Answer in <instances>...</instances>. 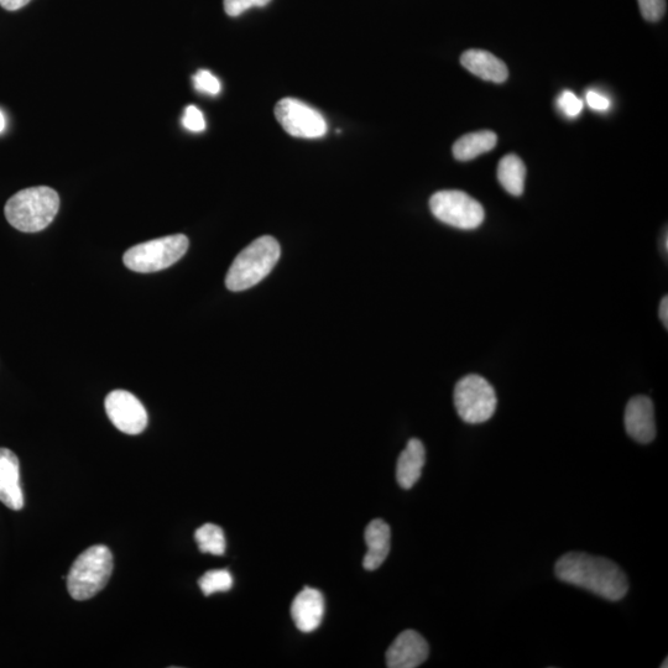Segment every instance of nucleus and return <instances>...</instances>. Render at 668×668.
Segmentation results:
<instances>
[{"label": "nucleus", "instance_id": "obj_1", "mask_svg": "<svg viewBox=\"0 0 668 668\" xmlns=\"http://www.w3.org/2000/svg\"><path fill=\"white\" fill-rule=\"evenodd\" d=\"M555 574L560 581L610 602H619L629 591L628 577L617 563L584 552L563 555L556 562Z\"/></svg>", "mask_w": 668, "mask_h": 668}, {"label": "nucleus", "instance_id": "obj_2", "mask_svg": "<svg viewBox=\"0 0 668 668\" xmlns=\"http://www.w3.org/2000/svg\"><path fill=\"white\" fill-rule=\"evenodd\" d=\"M59 210V193L48 186H38L15 193L4 213L10 226L18 231L36 233L48 228Z\"/></svg>", "mask_w": 668, "mask_h": 668}, {"label": "nucleus", "instance_id": "obj_3", "mask_svg": "<svg viewBox=\"0 0 668 668\" xmlns=\"http://www.w3.org/2000/svg\"><path fill=\"white\" fill-rule=\"evenodd\" d=\"M281 249L270 236L260 237L238 254L228 270V290L239 292L258 285L271 273L280 259Z\"/></svg>", "mask_w": 668, "mask_h": 668}, {"label": "nucleus", "instance_id": "obj_4", "mask_svg": "<svg viewBox=\"0 0 668 668\" xmlns=\"http://www.w3.org/2000/svg\"><path fill=\"white\" fill-rule=\"evenodd\" d=\"M113 572V555L104 545H96L81 553L67 576V589L76 600L96 596L107 586Z\"/></svg>", "mask_w": 668, "mask_h": 668}, {"label": "nucleus", "instance_id": "obj_5", "mask_svg": "<svg viewBox=\"0 0 668 668\" xmlns=\"http://www.w3.org/2000/svg\"><path fill=\"white\" fill-rule=\"evenodd\" d=\"M189 238L175 234L134 245L123 255L124 265L135 273H156L179 262L189 250Z\"/></svg>", "mask_w": 668, "mask_h": 668}, {"label": "nucleus", "instance_id": "obj_6", "mask_svg": "<svg viewBox=\"0 0 668 668\" xmlns=\"http://www.w3.org/2000/svg\"><path fill=\"white\" fill-rule=\"evenodd\" d=\"M453 399L459 417L471 425L483 424L492 419L498 405L492 384L477 374L459 380L454 388Z\"/></svg>", "mask_w": 668, "mask_h": 668}, {"label": "nucleus", "instance_id": "obj_7", "mask_svg": "<svg viewBox=\"0 0 668 668\" xmlns=\"http://www.w3.org/2000/svg\"><path fill=\"white\" fill-rule=\"evenodd\" d=\"M430 208L438 221L466 231L478 228L485 218L483 206L462 191L436 192L431 197Z\"/></svg>", "mask_w": 668, "mask_h": 668}, {"label": "nucleus", "instance_id": "obj_8", "mask_svg": "<svg viewBox=\"0 0 668 668\" xmlns=\"http://www.w3.org/2000/svg\"><path fill=\"white\" fill-rule=\"evenodd\" d=\"M275 117L291 137L318 139L327 133V122L322 114L296 98L281 99L276 104Z\"/></svg>", "mask_w": 668, "mask_h": 668}, {"label": "nucleus", "instance_id": "obj_9", "mask_svg": "<svg viewBox=\"0 0 668 668\" xmlns=\"http://www.w3.org/2000/svg\"><path fill=\"white\" fill-rule=\"evenodd\" d=\"M104 406L112 424L127 435H139L148 426V412L142 401L129 391H112Z\"/></svg>", "mask_w": 668, "mask_h": 668}, {"label": "nucleus", "instance_id": "obj_10", "mask_svg": "<svg viewBox=\"0 0 668 668\" xmlns=\"http://www.w3.org/2000/svg\"><path fill=\"white\" fill-rule=\"evenodd\" d=\"M430 649L427 641L414 630L401 633L386 651L389 668H416L427 660Z\"/></svg>", "mask_w": 668, "mask_h": 668}, {"label": "nucleus", "instance_id": "obj_11", "mask_svg": "<svg viewBox=\"0 0 668 668\" xmlns=\"http://www.w3.org/2000/svg\"><path fill=\"white\" fill-rule=\"evenodd\" d=\"M624 424L626 432L636 442L647 445L655 440V407L650 398L634 396L626 405Z\"/></svg>", "mask_w": 668, "mask_h": 668}, {"label": "nucleus", "instance_id": "obj_12", "mask_svg": "<svg viewBox=\"0 0 668 668\" xmlns=\"http://www.w3.org/2000/svg\"><path fill=\"white\" fill-rule=\"evenodd\" d=\"M325 615V598L315 588L306 587L297 594L291 605V617L296 628L309 634L321 625Z\"/></svg>", "mask_w": 668, "mask_h": 668}, {"label": "nucleus", "instance_id": "obj_13", "mask_svg": "<svg viewBox=\"0 0 668 668\" xmlns=\"http://www.w3.org/2000/svg\"><path fill=\"white\" fill-rule=\"evenodd\" d=\"M0 501L15 511L24 508L19 459L8 448H0Z\"/></svg>", "mask_w": 668, "mask_h": 668}, {"label": "nucleus", "instance_id": "obj_14", "mask_svg": "<svg viewBox=\"0 0 668 668\" xmlns=\"http://www.w3.org/2000/svg\"><path fill=\"white\" fill-rule=\"evenodd\" d=\"M464 69L484 81L503 83L508 80L509 70L505 62L484 50H468L461 57Z\"/></svg>", "mask_w": 668, "mask_h": 668}, {"label": "nucleus", "instance_id": "obj_15", "mask_svg": "<svg viewBox=\"0 0 668 668\" xmlns=\"http://www.w3.org/2000/svg\"><path fill=\"white\" fill-rule=\"evenodd\" d=\"M365 542L368 551L363 560V566L367 571L378 570L389 556L391 544V531L388 524L382 519L373 520L365 529Z\"/></svg>", "mask_w": 668, "mask_h": 668}, {"label": "nucleus", "instance_id": "obj_16", "mask_svg": "<svg viewBox=\"0 0 668 668\" xmlns=\"http://www.w3.org/2000/svg\"><path fill=\"white\" fill-rule=\"evenodd\" d=\"M426 462V451L424 443L417 438H412L407 442V446L401 452L396 466V480L401 488L411 489L419 482L422 469Z\"/></svg>", "mask_w": 668, "mask_h": 668}, {"label": "nucleus", "instance_id": "obj_17", "mask_svg": "<svg viewBox=\"0 0 668 668\" xmlns=\"http://www.w3.org/2000/svg\"><path fill=\"white\" fill-rule=\"evenodd\" d=\"M497 134L483 130V132L469 133L459 138L453 145V155L459 161H469L479 155L488 153L497 146Z\"/></svg>", "mask_w": 668, "mask_h": 668}, {"label": "nucleus", "instance_id": "obj_18", "mask_svg": "<svg viewBox=\"0 0 668 668\" xmlns=\"http://www.w3.org/2000/svg\"><path fill=\"white\" fill-rule=\"evenodd\" d=\"M498 180L510 195H523L526 180V167L523 160L515 154L504 156L498 166Z\"/></svg>", "mask_w": 668, "mask_h": 668}, {"label": "nucleus", "instance_id": "obj_19", "mask_svg": "<svg viewBox=\"0 0 668 668\" xmlns=\"http://www.w3.org/2000/svg\"><path fill=\"white\" fill-rule=\"evenodd\" d=\"M195 540L202 553L222 556L226 552V536L221 527L215 524H205L197 529Z\"/></svg>", "mask_w": 668, "mask_h": 668}, {"label": "nucleus", "instance_id": "obj_20", "mask_svg": "<svg viewBox=\"0 0 668 668\" xmlns=\"http://www.w3.org/2000/svg\"><path fill=\"white\" fill-rule=\"evenodd\" d=\"M198 586L206 597H210L212 594L231 591L233 577L227 570L206 572L198 581Z\"/></svg>", "mask_w": 668, "mask_h": 668}, {"label": "nucleus", "instance_id": "obj_21", "mask_svg": "<svg viewBox=\"0 0 668 668\" xmlns=\"http://www.w3.org/2000/svg\"><path fill=\"white\" fill-rule=\"evenodd\" d=\"M193 85L198 92L207 93V95L217 96L221 92V82L210 71L200 70L193 76Z\"/></svg>", "mask_w": 668, "mask_h": 668}, {"label": "nucleus", "instance_id": "obj_22", "mask_svg": "<svg viewBox=\"0 0 668 668\" xmlns=\"http://www.w3.org/2000/svg\"><path fill=\"white\" fill-rule=\"evenodd\" d=\"M641 14L647 22H659L666 14V0H638Z\"/></svg>", "mask_w": 668, "mask_h": 668}, {"label": "nucleus", "instance_id": "obj_23", "mask_svg": "<svg viewBox=\"0 0 668 668\" xmlns=\"http://www.w3.org/2000/svg\"><path fill=\"white\" fill-rule=\"evenodd\" d=\"M270 2L271 0H224V10L229 17H239L250 8H262Z\"/></svg>", "mask_w": 668, "mask_h": 668}, {"label": "nucleus", "instance_id": "obj_24", "mask_svg": "<svg viewBox=\"0 0 668 668\" xmlns=\"http://www.w3.org/2000/svg\"><path fill=\"white\" fill-rule=\"evenodd\" d=\"M558 107L566 114L567 117H577L581 114L583 109V101L579 99L571 91H565L560 98L557 99Z\"/></svg>", "mask_w": 668, "mask_h": 668}, {"label": "nucleus", "instance_id": "obj_25", "mask_svg": "<svg viewBox=\"0 0 668 668\" xmlns=\"http://www.w3.org/2000/svg\"><path fill=\"white\" fill-rule=\"evenodd\" d=\"M182 124L187 130L193 133H201L206 129V120L203 113L196 106H189L185 109Z\"/></svg>", "mask_w": 668, "mask_h": 668}, {"label": "nucleus", "instance_id": "obj_26", "mask_svg": "<svg viewBox=\"0 0 668 668\" xmlns=\"http://www.w3.org/2000/svg\"><path fill=\"white\" fill-rule=\"evenodd\" d=\"M587 103L589 107L596 109V111L599 112L607 111L610 107L609 99L594 91H589L587 93Z\"/></svg>", "mask_w": 668, "mask_h": 668}, {"label": "nucleus", "instance_id": "obj_27", "mask_svg": "<svg viewBox=\"0 0 668 668\" xmlns=\"http://www.w3.org/2000/svg\"><path fill=\"white\" fill-rule=\"evenodd\" d=\"M31 0H0V7L8 10V12H15V10L26 7Z\"/></svg>", "mask_w": 668, "mask_h": 668}, {"label": "nucleus", "instance_id": "obj_28", "mask_svg": "<svg viewBox=\"0 0 668 668\" xmlns=\"http://www.w3.org/2000/svg\"><path fill=\"white\" fill-rule=\"evenodd\" d=\"M660 318L665 328L668 327V297L665 296L660 305Z\"/></svg>", "mask_w": 668, "mask_h": 668}, {"label": "nucleus", "instance_id": "obj_29", "mask_svg": "<svg viewBox=\"0 0 668 668\" xmlns=\"http://www.w3.org/2000/svg\"><path fill=\"white\" fill-rule=\"evenodd\" d=\"M4 129H5V119L3 113L0 112V133H2Z\"/></svg>", "mask_w": 668, "mask_h": 668}, {"label": "nucleus", "instance_id": "obj_30", "mask_svg": "<svg viewBox=\"0 0 668 668\" xmlns=\"http://www.w3.org/2000/svg\"><path fill=\"white\" fill-rule=\"evenodd\" d=\"M664 247H665V254H667V249H668V247H667V233H665V245H664Z\"/></svg>", "mask_w": 668, "mask_h": 668}]
</instances>
